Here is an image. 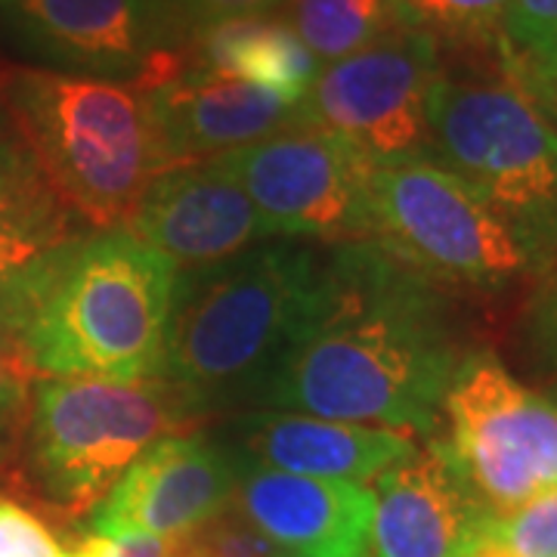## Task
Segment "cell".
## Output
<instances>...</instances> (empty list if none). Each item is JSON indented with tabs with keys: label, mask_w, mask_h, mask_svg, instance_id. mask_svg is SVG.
<instances>
[{
	"label": "cell",
	"mask_w": 557,
	"mask_h": 557,
	"mask_svg": "<svg viewBox=\"0 0 557 557\" xmlns=\"http://www.w3.org/2000/svg\"><path fill=\"white\" fill-rule=\"evenodd\" d=\"M465 357L440 285L379 242L329 245L310 317L260 409L434 437Z\"/></svg>",
	"instance_id": "cell-1"
},
{
	"label": "cell",
	"mask_w": 557,
	"mask_h": 557,
	"mask_svg": "<svg viewBox=\"0 0 557 557\" xmlns=\"http://www.w3.org/2000/svg\"><path fill=\"white\" fill-rule=\"evenodd\" d=\"M177 263L131 233H94L0 282V329L38 379H159Z\"/></svg>",
	"instance_id": "cell-2"
},
{
	"label": "cell",
	"mask_w": 557,
	"mask_h": 557,
	"mask_svg": "<svg viewBox=\"0 0 557 557\" xmlns=\"http://www.w3.org/2000/svg\"><path fill=\"white\" fill-rule=\"evenodd\" d=\"M322 251L270 239L180 270L159 379L199 418L260 409L317 298Z\"/></svg>",
	"instance_id": "cell-3"
},
{
	"label": "cell",
	"mask_w": 557,
	"mask_h": 557,
	"mask_svg": "<svg viewBox=\"0 0 557 557\" xmlns=\"http://www.w3.org/2000/svg\"><path fill=\"white\" fill-rule=\"evenodd\" d=\"M0 112L90 233L124 230L152 183L177 168L149 94L134 84L16 65L0 72Z\"/></svg>",
	"instance_id": "cell-4"
},
{
	"label": "cell",
	"mask_w": 557,
	"mask_h": 557,
	"mask_svg": "<svg viewBox=\"0 0 557 557\" xmlns=\"http://www.w3.org/2000/svg\"><path fill=\"white\" fill-rule=\"evenodd\" d=\"M474 186L530 242L539 263L557 251V124L498 53L496 75L440 72L431 152Z\"/></svg>",
	"instance_id": "cell-5"
},
{
	"label": "cell",
	"mask_w": 557,
	"mask_h": 557,
	"mask_svg": "<svg viewBox=\"0 0 557 557\" xmlns=\"http://www.w3.org/2000/svg\"><path fill=\"white\" fill-rule=\"evenodd\" d=\"M201 421L161 379H40L28 397V465L65 515H87L156 443Z\"/></svg>",
	"instance_id": "cell-6"
},
{
	"label": "cell",
	"mask_w": 557,
	"mask_h": 557,
	"mask_svg": "<svg viewBox=\"0 0 557 557\" xmlns=\"http://www.w3.org/2000/svg\"><path fill=\"white\" fill-rule=\"evenodd\" d=\"M372 242L434 285L502 292L539 260L518 226L434 159L375 164Z\"/></svg>",
	"instance_id": "cell-7"
},
{
	"label": "cell",
	"mask_w": 557,
	"mask_h": 557,
	"mask_svg": "<svg viewBox=\"0 0 557 557\" xmlns=\"http://www.w3.org/2000/svg\"><path fill=\"white\" fill-rule=\"evenodd\" d=\"M431 446L490 515L557 493V399L511 375L493 354L458 362Z\"/></svg>",
	"instance_id": "cell-8"
},
{
	"label": "cell",
	"mask_w": 557,
	"mask_h": 557,
	"mask_svg": "<svg viewBox=\"0 0 557 557\" xmlns=\"http://www.w3.org/2000/svg\"><path fill=\"white\" fill-rule=\"evenodd\" d=\"M214 161L245 189L270 239L322 245L372 239L369 186L375 161L332 131L295 121Z\"/></svg>",
	"instance_id": "cell-9"
},
{
	"label": "cell",
	"mask_w": 557,
	"mask_h": 557,
	"mask_svg": "<svg viewBox=\"0 0 557 557\" xmlns=\"http://www.w3.org/2000/svg\"><path fill=\"white\" fill-rule=\"evenodd\" d=\"M440 44L397 25L354 57L319 69L298 121L354 143L375 164L428 159Z\"/></svg>",
	"instance_id": "cell-10"
},
{
	"label": "cell",
	"mask_w": 557,
	"mask_h": 557,
	"mask_svg": "<svg viewBox=\"0 0 557 557\" xmlns=\"http://www.w3.org/2000/svg\"><path fill=\"white\" fill-rule=\"evenodd\" d=\"M0 25L38 69L121 84L189 44L168 0H0Z\"/></svg>",
	"instance_id": "cell-11"
},
{
	"label": "cell",
	"mask_w": 557,
	"mask_h": 557,
	"mask_svg": "<svg viewBox=\"0 0 557 557\" xmlns=\"http://www.w3.org/2000/svg\"><path fill=\"white\" fill-rule=\"evenodd\" d=\"M239 474L242 458L223 440L205 434L161 440L97 505L90 533L177 539L233 502Z\"/></svg>",
	"instance_id": "cell-12"
},
{
	"label": "cell",
	"mask_w": 557,
	"mask_h": 557,
	"mask_svg": "<svg viewBox=\"0 0 557 557\" xmlns=\"http://www.w3.org/2000/svg\"><path fill=\"white\" fill-rule=\"evenodd\" d=\"M124 233L174 260L177 270L223 263L270 242L258 208L220 161L183 164L161 174Z\"/></svg>",
	"instance_id": "cell-13"
},
{
	"label": "cell",
	"mask_w": 557,
	"mask_h": 557,
	"mask_svg": "<svg viewBox=\"0 0 557 557\" xmlns=\"http://www.w3.org/2000/svg\"><path fill=\"white\" fill-rule=\"evenodd\" d=\"M223 443L245 465L359 486L418 453L416 437L399 431L282 409H248L233 416Z\"/></svg>",
	"instance_id": "cell-14"
},
{
	"label": "cell",
	"mask_w": 557,
	"mask_h": 557,
	"mask_svg": "<svg viewBox=\"0 0 557 557\" xmlns=\"http://www.w3.org/2000/svg\"><path fill=\"white\" fill-rule=\"evenodd\" d=\"M282 557H359L372 520V490L242 461L230 502Z\"/></svg>",
	"instance_id": "cell-15"
},
{
	"label": "cell",
	"mask_w": 557,
	"mask_h": 557,
	"mask_svg": "<svg viewBox=\"0 0 557 557\" xmlns=\"http://www.w3.org/2000/svg\"><path fill=\"white\" fill-rule=\"evenodd\" d=\"M486 515L434 446L418 449L372 490L366 557H468Z\"/></svg>",
	"instance_id": "cell-16"
},
{
	"label": "cell",
	"mask_w": 557,
	"mask_h": 557,
	"mask_svg": "<svg viewBox=\"0 0 557 557\" xmlns=\"http://www.w3.org/2000/svg\"><path fill=\"white\" fill-rule=\"evenodd\" d=\"M146 94L177 168L223 159L298 121V102L193 65Z\"/></svg>",
	"instance_id": "cell-17"
},
{
	"label": "cell",
	"mask_w": 557,
	"mask_h": 557,
	"mask_svg": "<svg viewBox=\"0 0 557 557\" xmlns=\"http://www.w3.org/2000/svg\"><path fill=\"white\" fill-rule=\"evenodd\" d=\"M186 65L258 84L298 106L319 75V60L295 28L273 16L226 20L201 28L186 44Z\"/></svg>",
	"instance_id": "cell-18"
},
{
	"label": "cell",
	"mask_w": 557,
	"mask_h": 557,
	"mask_svg": "<svg viewBox=\"0 0 557 557\" xmlns=\"http://www.w3.org/2000/svg\"><path fill=\"white\" fill-rule=\"evenodd\" d=\"M72 239H78V223L0 112V282Z\"/></svg>",
	"instance_id": "cell-19"
},
{
	"label": "cell",
	"mask_w": 557,
	"mask_h": 557,
	"mask_svg": "<svg viewBox=\"0 0 557 557\" xmlns=\"http://www.w3.org/2000/svg\"><path fill=\"white\" fill-rule=\"evenodd\" d=\"M292 28L304 47L325 62L366 50L397 28L391 0H288Z\"/></svg>",
	"instance_id": "cell-20"
},
{
	"label": "cell",
	"mask_w": 557,
	"mask_h": 557,
	"mask_svg": "<svg viewBox=\"0 0 557 557\" xmlns=\"http://www.w3.org/2000/svg\"><path fill=\"white\" fill-rule=\"evenodd\" d=\"M397 25L440 44L496 47L508 0H391Z\"/></svg>",
	"instance_id": "cell-21"
},
{
	"label": "cell",
	"mask_w": 557,
	"mask_h": 557,
	"mask_svg": "<svg viewBox=\"0 0 557 557\" xmlns=\"http://www.w3.org/2000/svg\"><path fill=\"white\" fill-rule=\"evenodd\" d=\"M498 50L515 65H542L557 57V0H508Z\"/></svg>",
	"instance_id": "cell-22"
},
{
	"label": "cell",
	"mask_w": 557,
	"mask_h": 557,
	"mask_svg": "<svg viewBox=\"0 0 557 557\" xmlns=\"http://www.w3.org/2000/svg\"><path fill=\"white\" fill-rule=\"evenodd\" d=\"M171 557H282L260 536L258 530L242 518L233 505H226L214 518L199 523L196 530L171 539Z\"/></svg>",
	"instance_id": "cell-23"
},
{
	"label": "cell",
	"mask_w": 557,
	"mask_h": 557,
	"mask_svg": "<svg viewBox=\"0 0 557 557\" xmlns=\"http://www.w3.org/2000/svg\"><path fill=\"white\" fill-rule=\"evenodd\" d=\"M0 557H69V548L28 505L0 496Z\"/></svg>",
	"instance_id": "cell-24"
},
{
	"label": "cell",
	"mask_w": 557,
	"mask_h": 557,
	"mask_svg": "<svg viewBox=\"0 0 557 557\" xmlns=\"http://www.w3.org/2000/svg\"><path fill=\"white\" fill-rule=\"evenodd\" d=\"M520 335L533 369L548 381V391L557 387V276L548 278L533 298L520 322Z\"/></svg>",
	"instance_id": "cell-25"
},
{
	"label": "cell",
	"mask_w": 557,
	"mask_h": 557,
	"mask_svg": "<svg viewBox=\"0 0 557 557\" xmlns=\"http://www.w3.org/2000/svg\"><path fill=\"white\" fill-rule=\"evenodd\" d=\"M32 366L25 362L20 347L0 329V443L25 418V403L32 397Z\"/></svg>",
	"instance_id": "cell-26"
},
{
	"label": "cell",
	"mask_w": 557,
	"mask_h": 557,
	"mask_svg": "<svg viewBox=\"0 0 557 557\" xmlns=\"http://www.w3.org/2000/svg\"><path fill=\"white\" fill-rule=\"evenodd\" d=\"M180 28L186 32V38H193L196 32L218 25L226 20H248V16H270L288 0H168Z\"/></svg>",
	"instance_id": "cell-27"
},
{
	"label": "cell",
	"mask_w": 557,
	"mask_h": 557,
	"mask_svg": "<svg viewBox=\"0 0 557 557\" xmlns=\"http://www.w3.org/2000/svg\"><path fill=\"white\" fill-rule=\"evenodd\" d=\"M69 557H171V539L124 533V536H100L90 533L69 552Z\"/></svg>",
	"instance_id": "cell-28"
},
{
	"label": "cell",
	"mask_w": 557,
	"mask_h": 557,
	"mask_svg": "<svg viewBox=\"0 0 557 557\" xmlns=\"http://www.w3.org/2000/svg\"><path fill=\"white\" fill-rule=\"evenodd\" d=\"M498 53H502V50H498ZM502 60H505V57H502ZM505 65L523 81V87L548 109V115H552L557 124V57L555 60L542 62V65H515V62L508 60H505Z\"/></svg>",
	"instance_id": "cell-29"
},
{
	"label": "cell",
	"mask_w": 557,
	"mask_h": 557,
	"mask_svg": "<svg viewBox=\"0 0 557 557\" xmlns=\"http://www.w3.org/2000/svg\"><path fill=\"white\" fill-rule=\"evenodd\" d=\"M548 397H552V399H557V387H552V391H548Z\"/></svg>",
	"instance_id": "cell-30"
},
{
	"label": "cell",
	"mask_w": 557,
	"mask_h": 557,
	"mask_svg": "<svg viewBox=\"0 0 557 557\" xmlns=\"http://www.w3.org/2000/svg\"><path fill=\"white\" fill-rule=\"evenodd\" d=\"M359 557H366V555H359Z\"/></svg>",
	"instance_id": "cell-31"
}]
</instances>
